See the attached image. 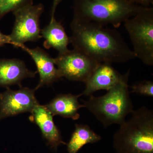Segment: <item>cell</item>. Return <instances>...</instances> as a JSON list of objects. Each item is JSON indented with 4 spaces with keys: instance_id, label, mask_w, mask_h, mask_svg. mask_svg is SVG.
Returning a JSON list of instances; mask_svg holds the SVG:
<instances>
[{
    "instance_id": "6da1fadb",
    "label": "cell",
    "mask_w": 153,
    "mask_h": 153,
    "mask_svg": "<svg viewBox=\"0 0 153 153\" xmlns=\"http://www.w3.org/2000/svg\"><path fill=\"white\" fill-rule=\"evenodd\" d=\"M70 43L76 49L100 63H124L137 58L114 29L91 22L72 20Z\"/></svg>"
},
{
    "instance_id": "7a4b0ae2",
    "label": "cell",
    "mask_w": 153,
    "mask_h": 153,
    "mask_svg": "<svg viewBox=\"0 0 153 153\" xmlns=\"http://www.w3.org/2000/svg\"><path fill=\"white\" fill-rule=\"evenodd\" d=\"M114 135L116 153H153V111L145 106L134 110Z\"/></svg>"
},
{
    "instance_id": "3957f363",
    "label": "cell",
    "mask_w": 153,
    "mask_h": 153,
    "mask_svg": "<svg viewBox=\"0 0 153 153\" xmlns=\"http://www.w3.org/2000/svg\"><path fill=\"white\" fill-rule=\"evenodd\" d=\"M73 19L119 27L143 7L127 0H73Z\"/></svg>"
},
{
    "instance_id": "277c9868",
    "label": "cell",
    "mask_w": 153,
    "mask_h": 153,
    "mask_svg": "<svg viewBox=\"0 0 153 153\" xmlns=\"http://www.w3.org/2000/svg\"><path fill=\"white\" fill-rule=\"evenodd\" d=\"M129 73L104 95L95 97L92 94L88 100H82L85 108L105 128L113 124L120 125L134 110L128 85Z\"/></svg>"
},
{
    "instance_id": "5b68a950",
    "label": "cell",
    "mask_w": 153,
    "mask_h": 153,
    "mask_svg": "<svg viewBox=\"0 0 153 153\" xmlns=\"http://www.w3.org/2000/svg\"><path fill=\"white\" fill-rule=\"evenodd\" d=\"M125 28L137 58L147 66L153 65V8L143 7L126 20Z\"/></svg>"
},
{
    "instance_id": "8992f818",
    "label": "cell",
    "mask_w": 153,
    "mask_h": 153,
    "mask_svg": "<svg viewBox=\"0 0 153 153\" xmlns=\"http://www.w3.org/2000/svg\"><path fill=\"white\" fill-rule=\"evenodd\" d=\"M44 10L42 4L27 5L13 12L15 17L12 33L9 35L11 45L21 48L27 42H36L42 38L40 18Z\"/></svg>"
},
{
    "instance_id": "52a82bcc",
    "label": "cell",
    "mask_w": 153,
    "mask_h": 153,
    "mask_svg": "<svg viewBox=\"0 0 153 153\" xmlns=\"http://www.w3.org/2000/svg\"><path fill=\"white\" fill-rule=\"evenodd\" d=\"M55 60L61 78L85 83L101 63L75 49L58 54Z\"/></svg>"
},
{
    "instance_id": "ba28073f",
    "label": "cell",
    "mask_w": 153,
    "mask_h": 153,
    "mask_svg": "<svg viewBox=\"0 0 153 153\" xmlns=\"http://www.w3.org/2000/svg\"><path fill=\"white\" fill-rule=\"evenodd\" d=\"M18 90L10 87L0 93V121L20 114L31 112L38 102L35 97L36 89L20 87Z\"/></svg>"
},
{
    "instance_id": "9c48e42d",
    "label": "cell",
    "mask_w": 153,
    "mask_h": 153,
    "mask_svg": "<svg viewBox=\"0 0 153 153\" xmlns=\"http://www.w3.org/2000/svg\"><path fill=\"white\" fill-rule=\"evenodd\" d=\"M30 113V120L39 127L42 136L51 149L57 152L60 145H67L63 140L60 130L54 123L53 116L45 105L38 103Z\"/></svg>"
},
{
    "instance_id": "30bf717a",
    "label": "cell",
    "mask_w": 153,
    "mask_h": 153,
    "mask_svg": "<svg viewBox=\"0 0 153 153\" xmlns=\"http://www.w3.org/2000/svg\"><path fill=\"white\" fill-rule=\"evenodd\" d=\"M129 73V70L126 74H120L111 63H101L85 82V88L81 95L90 96L100 90L107 91L123 80Z\"/></svg>"
},
{
    "instance_id": "8fae6325",
    "label": "cell",
    "mask_w": 153,
    "mask_h": 153,
    "mask_svg": "<svg viewBox=\"0 0 153 153\" xmlns=\"http://www.w3.org/2000/svg\"><path fill=\"white\" fill-rule=\"evenodd\" d=\"M21 48L31 56L37 67L40 80L35 88L36 90L44 85H51L61 78L55 65V58L51 57L44 49L39 47L30 49L25 45Z\"/></svg>"
},
{
    "instance_id": "7c38bea8",
    "label": "cell",
    "mask_w": 153,
    "mask_h": 153,
    "mask_svg": "<svg viewBox=\"0 0 153 153\" xmlns=\"http://www.w3.org/2000/svg\"><path fill=\"white\" fill-rule=\"evenodd\" d=\"M37 73L28 69L20 59L0 58V87L7 88L14 85L21 87L23 79L35 77Z\"/></svg>"
},
{
    "instance_id": "4fadbf2b",
    "label": "cell",
    "mask_w": 153,
    "mask_h": 153,
    "mask_svg": "<svg viewBox=\"0 0 153 153\" xmlns=\"http://www.w3.org/2000/svg\"><path fill=\"white\" fill-rule=\"evenodd\" d=\"M41 34L42 38L45 40L43 44L44 48L56 49L59 54L68 51L70 39L63 25L55 17H51L49 25L41 30Z\"/></svg>"
},
{
    "instance_id": "5bb4252c",
    "label": "cell",
    "mask_w": 153,
    "mask_h": 153,
    "mask_svg": "<svg viewBox=\"0 0 153 153\" xmlns=\"http://www.w3.org/2000/svg\"><path fill=\"white\" fill-rule=\"evenodd\" d=\"M81 96V94L79 95L71 94H59L45 106L53 116L59 115L77 120L80 117L78 110L85 108L78 101V98Z\"/></svg>"
},
{
    "instance_id": "9a60e30c",
    "label": "cell",
    "mask_w": 153,
    "mask_h": 153,
    "mask_svg": "<svg viewBox=\"0 0 153 153\" xmlns=\"http://www.w3.org/2000/svg\"><path fill=\"white\" fill-rule=\"evenodd\" d=\"M101 137L96 133L87 125L76 124L69 142L67 143L68 153H77L88 144H93L100 141Z\"/></svg>"
},
{
    "instance_id": "2e32d148",
    "label": "cell",
    "mask_w": 153,
    "mask_h": 153,
    "mask_svg": "<svg viewBox=\"0 0 153 153\" xmlns=\"http://www.w3.org/2000/svg\"><path fill=\"white\" fill-rule=\"evenodd\" d=\"M30 4L33 0H0V20L10 12Z\"/></svg>"
},
{
    "instance_id": "e0dca14e",
    "label": "cell",
    "mask_w": 153,
    "mask_h": 153,
    "mask_svg": "<svg viewBox=\"0 0 153 153\" xmlns=\"http://www.w3.org/2000/svg\"><path fill=\"white\" fill-rule=\"evenodd\" d=\"M129 87L131 89L130 91L131 93L151 97L153 96V82L151 80H143Z\"/></svg>"
},
{
    "instance_id": "ac0fdd59",
    "label": "cell",
    "mask_w": 153,
    "mask_h": 153,
    "mask_svg": "<svg viewBox=\"0 0 153 153\" xmlns=\"http://www.w3.org/2000/svg\"><path fill=\"white\" fill-rule=\"evenodd\" d=\"M130 2L143 7H149L153 4V0H127Z\"/></svg>"
},
{
    "instance_id": "d6986e66",
    "label": "cell",
    "mask_w": 153,
    "mask_h": 153,
    "mask_svg": "<svg viewBox=\"0 0 153 153\" xmlns=\"http://www.w3.org/2000/svg\"><path fill=\"white\" fill-rule=\"evenodd\" d=\"M11 44L9 36L4 35L0 32V47H3L6 44Z\"/></svg>"
},
{
    "instance_id": "ffe728a7",
    "label": "cell",
    "mask_w": 153,
    "mask_h": 153,
    "mask_svg": "<svg viewBox=\"0 0 153 153\" xmlns=\"http://www.w3.org/2000/svg\"><path fill=\"white\" fill-rule=\"evenodd\" d=\"M63 1V0H53V5H52L51 17H55L56 8H57V6Z\"/></svg>"
}]
</instances>
